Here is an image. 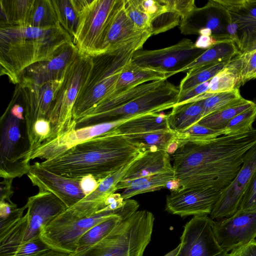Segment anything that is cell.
<instances>
[{
    "instance_id": "1",
    "label": "cell",
    "mask_w": 256,
    "mask_h": 256,
    "mask_svg": "<svg viewBox=\"0 0 256 256\" xmlns=\"http://www.w3.org/2000/svg\"><path fill=\"white\" fill-rule=\"evenodd\" d=\"M256 144L255 128L211 140L180 144L172 154L174 176L180 182V190L200 188L224 190Z\"/></svg>"
},
{
    "instance_id": "2",
    "label": "cell",
    "mask_w": 256,
    "mask_h": 256,
    "mask_svg": "<svg viewBox=\"0 0 256 256\" xmlns=\"http://www.w3.org/2000/svg\"><path fill=\"white\" fill-rule=\"evenodd\" d=\"M114 130L77 144L40 164L64 176L82 179L90 176L100 183L147 150L144 145L116 134Z\"/></svg>"
},
{
    "instance_id": "3",
    "label": "cell",
    "mask_w": 256,
    "mask_h": 256,
    "mask_svg": "<svg viewBox=\"0 0 256 256\" xmlns=\"http://www.w3.org/2000/svg\"><path fill=\"white\" fill-rule=\"evenodd\" d=\"M72 37L58 24L49 28L28 25L0 26V72L18 84V77L28 67L52 58Z\"/></svg>"
},
{
    "instance_id": "4",
    "label": "cell",
    "mask_w": 256,
    "mask_h": 256,
    "mask_svg": "<svg viewBox=\"0 0 256 256\" xmlns=\"http://www.w3.org/2000/svg\"><path fill=\"white\" fill-rule=\"evenodd\" d=\"M138 208V202L130 198L126 199L124 206L118 210L100 212L77 202L42 226L40 238L50 248L72 255L76 252L79 239L90 228L116 215L126 219Z\"/></svg>"
},
{
    "instance_id": "5",
    "label": "cell",
    "mask_w": 256,
    "mask_h": 256,
    "mask_svg": "<svg viewBox=\"0 0 256 256\" xmlns=\"http://www.w3.org/2000/svg\"><path fill=\"white\" fill-rule=\"evenodd\" d=\"M150 36H145L116 50L92 57L90 72L74 106L76 122L112 92L120 74L132 61L134 52L142 49Z\"/></svg>"
},
{
    "instance_id": "6",
    "label": "cell",
    "mask_w": 256,
    "mask_h": 256,
    "mask_svg": "<svg viewBox=\"0 0 256 256\" xmlns=\"http://www.w3.org/2000/svg\"><path fill=\"white\" fill-rule=\"evenodd\" d=\"M14 96L0 118V176L2 178H20L30 167V144L24 108Z\"/></svg>"
},
{
    "instance_id": "7",
    "label": "cell",
    "mask_w": 256,
    "mask_h": 256,
    "mask_svg": "<svg viewBox=\"0 0 256 256\" xmlns=\"http://www.w3.org/2000/svg\"><path fill=\"white\" fill-rule=\"evenodd\" d=\"M154 220L150 212L136 211L98 242L71 256H143L151 240Z\"/></svg>"
},
{
    "instance_id": "8",
    "label": "cell",
    "mask_w": 256,
    "mask_h": 256,
    "mask_svg": "<svg viewBox=\"0 0 256 256\" xmlns=\"http://www.w3.org/2000/svg\"><path fill=\"white\" fill-rule=\"evenodd\" d=\"M92 66V57L78 53L68 66L52 105L49 120L50 134L44 142L52 141L76 130V122L72 116L74 106L88 78Z\"/></svg>"
},
{
    "instance_id": "9",
    "label": "cell",
    "mask_w": 256,
    "mask_h": 256,
    "mask_svg": "<svg viewBox=\"0 0 256 256\" xmlns=\"http://www.w3.org/2000/svg\"><path fill=\"white\" fill-rule=\"evenodd\" d=\"M122 0H72L78 16L73 42L78 54H100L107 30Z\"/></svg>"
},
{
    "instance_id": "10",
    "label": "cell",
    "mask_w": 256,
    "mask_h": 256,
    "mask_svg": "<svg viewBox=\"0 0 256 256\" xmlns=\"http://www.w3.org/2000/svg\"><path fill=\"white\" fill-rule=\"evenodd\" d=\"M179 88L167 80L157 88L128 103L107 111L86 116L76 122V129L172 108L178 102Z\"/></svg>"
},
{
    "instance_id": "11",
    "label": "cell",
    "mask_w": 256,
    "mask_h": 256,
    "mask_svg": "<svg viewBox=\"0 0 256 256\" xmlns=\"http://www.w3.org/2000/svg\"><path fill=\"white\" fill-rule=\"evenodd\" d=\"M205 50L197 48L190 40L184 38L165 48L137 50L132 62L142 67L165 72L169 78L192 62Z\"/></svg>"
},
{
    "instance_id": "12",
    "label": "cell",
    "mask_w": 256,
    "mask_h": 256,
    "mask_svg": "<svg viewBox=\"0 0 256 256\" xmlns=\"http://www.w3.org/2000/svg\"><path fill=\"white\" fill-rule=\"evenodd\" d=\"M63 78L61 80L50 81L40 85L17 84L20 100L24 108L30 156L34 150V124L39 120H49L52 105Z\"/></svg>"
},
{
    "instance_id": "13",
    "label": "cell",
    "mask_w": 256,
    "mask_h": 256,
    "mask_svg": "<svg viewBox=\"0 0 256 256\" xmlns=\"http://www.w3.org/2000/svg\"><path fill=\"white\" fill-rule=\"evenodd\" d=\"M232 21L226 10L218 0H210L202 7L197 8L180 20V29L185 35L198 34L208 30L218 42L232 40L229 34Z\"/></svg>"
},
{
    "instance_id": "14",
    "label": "cell",
    "mask_w": 256,
    "mask_h": 256,
    "mask_svg": "<svg viewBox=\"0 0 256 256\" xmlns=\"http://www.w3.org/2000/svg\"><path fill=\"white\" fill-rule=\"evenodd\" d=\"M208 216H194L184 226L180 250L176 256H226L218 244Z\"/></svg>"
},
{
    "instance_id": "15",
    "label": "cell",
    "mask_w": 256,
    "mask_h": 256,
    "mask_svg": "<svg viewBox=\"0 0 256 256\" xmlns=\"http://www.w3.org/2000/svg\"><path fill=\"white\" fill-rule=\"evenodd\" d=\"M212 229L218 244L227 252L254 240L256 209L238 210L230 216L214 220Z\"/></svg>"
},
{
    "instance_id": "16",
    "label": "cell",
    "mask_w": 256,
    "mask_h": 256,
    "mask_svg": "<svg viewBox=\"0 0 256 256\" xmlns=\"http://www.w3.org/2000/svg\"><path fill=\"white\" fill-rule=\"evenodd\" d=\"M222 192L193 188L170 192L166 198L165 210L181 217L210 215Z\"/></svg>"
},
{
    "instance_id": "17",
    "label": "cell",
    "mask_w": 256,
    "mask_h": 256,
    "mask_svg": "<svg viewBox=\"0 0 256 256\" xmlns=\"http://www.w3.org/2000/svg\"><path fill=\"white\" fill-rule=\"evenodd\" d=\"M39 192H50L57 196L67 206L72 207L86 196L81 179H76L54 174L43 168L38 162L30 164L26 174Z\"/></svg>"
},
{
    "instance_id": "18",
    "label": "cell",
    "mask_w": 256,
    "mask_h": 256,
    "mask_svg": "<svg viewBox=\"0 0 256 256\" xmlns=\"http://www.w3.org/2000/svg\"><path fill=\"white\" fill-rule=\"evenodd\" d=\"M256 170V144L247 153L238 174L222 192L210 218L221 220L230 216L238 210L241 198Z\"/></svg>"
},
{
    "instance_id": "19",
    "label": "cell",
    "mask_w": 256,
    "mask_h": 256,
    "mask_svg": "<svg viewBox=\"0 0 256 256\" xmlns=\"http://www.w3.org/2000/svg\"><path fill=\"white\" fill-rule=\"evenodd\" d=\"M237 30L234 42L240 53L256 49V0H218Z\"/></svg>"
},
{
    "instance_id": "20",
    "label": "cell",
    "mask_w": 256,
    "mask_h": 256,
    "mask_svg": "<svg viewBox=\"0 0 256 256\" xmlns=\"http://www.w3.org/2000/svg\"><path fill=\"white\" fill-rule=\"evenodd\" d=\"M78 53L74 42L66 45L52 58L26 68L19 76L18 84L40 85L62 79L68 66Z\"/></svg>"
},
{
    "instance_id": "21",
    "label": "cell",
    "mask_w": 256,
    "mask_h": 256,
    "mask_svg": "<svg viewBox=\"0 0 256 256\" xmlns=\"http://www.w3.org/2000/svg\"><path fill=\"white\" fill-rule=\"evenodd\" d=\"M28 224L24 243L40 238V230L68 208L57 196L50 192H39L29 197L26 204Z\"/></svg>"
},
{
    "instance_id": "22",
    "label": "cell",
    "mask_w": 256,
    "mask_h": 256,
    "mask_svg": "<svg viewBox=\"0 0 256 256\" xmlns=\"http://www.w3.org/2000/svg\"><path fill=\"white\" fill-rule=\"evenodd\" d=\"M151 32L138 28L128 16L122 0L107 30L100 54L112 52L128 44Z\"/></svg>"
},
{
    "instance_id": "23",
    "label": "cell",
    "mask_w": 256,
    "mask_h": 256,
    "mask_svg": "<svg viewBox=\"0 0 256 256\" xmlns=\"http://www.w3.org/2000/svg\"><path fill=\"white\" fill-rule=\"evenodd\" d=\"M174 173L170 154L162 150H148L130 166L117 185V190L124 189L134 180L158 174Z\"/></svg>"
},
{
    "instance_id": "24",
    "label": "cell",
    "mask_w": 256,
    "mask_h": 256,
    "mask_svg": "<svg viewBox=\"0 0 256 256\" xmlns=\"http://www.w3.org/2000/svg\"><path fill=\"white\" fill-rule=\"evenodd\" d=\"M169 130L171 129L168 124V114L150 112L127 120L115 128L114 132L116 134L126 136Z\"/></svg>"
},
{
    "instance_id": "25",
    "label": "cell",
    "mask_w": 256,
    "mask_h": 256,
    "mask_svg": "<svg viewBox=\"0 0 256 256\" xmlns=\"http://www.w3.org/2000/svg\"><path fill=\"white\" fill-rule=\"evenodd\" d=\"M166 80L148 82L112 94L100 102L86 116L104 112L128 103L157 88Z\"/></svg>"
},
{
    "instance_id": "26",
    "label": "cell",
    "mask_w": 256,
    "mask_h": 256,
    "mask_svg": "<svg viewBox=\"0 0 256 256\" xmlns=\"http://www.w3.org/2000/svg\"><path fill=\"white\" fill-rule=\"evenodd\" d=\"M168 78L165 72L142 67L131 61L120 74L114 91L108 97L142 84Z\"/></svg>"
},
{
    "instance_id": "27",
    "label": "cell",
    "mask_w": 256,
    "mask_h": 256,
    "mask_svg": "<svg viewBox=\"0 0 256 256\" xmlns=\"http://www.w3.org/2000/svg\"><path fill=\"white\" fill-rule=\"evenodd\" d=\"M204 100L176 105L168 114L170 128L176 132L184 131L202 118Z\"/></svg>"
},
{
    "instance_id": "28",
    "label": "cell",
    "mask_w": 256,
    "mask_h": 256,
    "mask_svg": "<svg viewBox=\"0 0 256 256\" xmlns=\"http://www.w3.org/2000/svg\"><path fill=\"white\" fill-rule=\"evenodd\" d=\"M240 54V52L233 40L218 42L176 74L208 64L229 61Z\"/></svg>"
},
{
    "instance_id": "29",
    "label": "cell",
    "mask_w": 256,
    "mask_h": 256,
    "mask_svg": "<svg viewBox=\"0 0 256 256\" xmlns=\"http://www.w3.org/2000/svg\"><path fill=\"white\" fill-rule=\"evenodd\" d=\"M35 0H0V24L28 25Z\"/></svg>"
},
{
    "instance_id": "30",
    "label": "cell",
    "mask_w": 256,
    "mask_h": 256,
    "mask_svg": "<svg viewBox=\"0 0 256 256\" xmlns=\"http://www.w3.org/2000/svg\"><path fill=\"white\" fill-rule=\"evenodd\" d=\"M174 178V173L158 174L139 178L128 184L121 196L126 200L139 194L158 190L165 188L167 182Z\"/></svg>"
},
{
    "instance_id": "31",
    "label": "cell",
    "mask_w": 256,
    "mask_h": 256,
    "mask_svg": "<svg viewBox=\"0 0 256 256\" xmlns=\"http://www.w3.org/2000/svg\"><path fill=\"white\" fill-rule=\"evenodd\" d=\"M256 104L254 101L246 100L226 109L207 116L198 123L214 130L223 131L234 118Z\"/></svg>"
},
{
    "instance_id": "32",
    "label": "cell",
    "mask_w": 256,
    "mask_h": 256,
    "mask_svg": "<svg viewBox=\"0 0 256 256\" xmlns=\"http://www.w3.org/2000/svg\"><path fill=\"white\" fill-rule=\"evenodd\" d=\"M230 60L208 64L189 70L180 81L178 88L180 92L186 91L199 84L210 81L223 70Z\"/></svg>"
},
{
    "instance_id": "33",
    "label": "cell",
    "mask_w": 256,
    "mask_h": 256,
    "mask_svg": "<svg viewBox=\"0 0 256 256\" xmlns=\"http://www.w3.org/2000/svg\"><path fill=\"white\" fill-rule=\"evenodd\" d=\"M124 220L120 216L116 215L90 228L79 239L76 252L85 250L98 242Z\"/></svg>"
},
{
    "instance_id": "34",
    "label": "cell",
    "mask_w": 256,
    "mask_h": 256,
    "mask_svg": "<svg viewBox=\"0 0 256 256\" xmlns=\"http://www.w3.org/2000/svg\"><path fill=\"white\" fill-rule=\"evenodd\" d=\"M60 24L52 0H35L28 26L49 28Z\"/></svg>"
},
{
    "instance_id": "35",
    "label": "cell",
    "mask_w": 256,
    "mask_h": 256,
    "mask_svg": "<svg viewBox=\"0 0 256 256\" xmlns=\"http://www.w3.org/2000/svg\"><path fill=\"white\" fill-rule=\"evenodd\" d=\"M230 61L210 80L207 93L214 94L239 89L238 71Z\"/></svg>"
},
{
    "instance_id": "36",
    "label": "cell",
    "mask_w": 256,
    "mask_h": 256,
    "mask_svg": "<svg viewBox=\"0 0 256 256\" xmlns=\"http://www.w3.org/2000/svg\"><path fill=\"white\" fill-rule=\"evenodd\" d=\"M246 100L242 96L239 89L214 94L204 100L202 118L244 102Z\"/></svg>"
},
{
    "instance_id": "37",
    "label": "cell",
    "mask_w": 256,
    "mask_h": 256,
    "mask_svg": "<svg viewBox=\"0 0 256 256\" xmlns=\"http://www.w3.org/2000/svg\"><path fill=\"white\" fill-rule=\"evenodd\" d=\"M59 24L72 37L77 30L79 16L72 0H52Z\"/></svg>"
},
{
    "instance_id": "38",
    "label": "cell",
    "mask_w": 256,
    "mask_h": 256,
    "mask_svg": "<svg viewBox=\"0 0 256 256\" xmlns=\"http://www.w3.org/2000/svg\"><path fill=\"white\" fill-rule=\"evenodd\" d=\"M126 136L144 145L147 150L157 149L166 151L169 144L176 139V132L169 130Z\"/></svg>"
},
{
    "instance_id": "39",
    "label": "cell",
    "mask_w": 256,
    "mask_h": 256,
    "mask_svg": "<svg viewBox=\"0 0 256 256\" xmlns=\"http://www.w3.org/2000/svg\"><path fill=\"white\" fill-rule=\"evenodd\" d=\"M230 64L238 71L240 87L256 79V49L240 54L231 60Z\"/></svg>"
},
{
    "instance_id": "40",
    "label": "cell",
    "mask_w": 256,
    "mask_h": 256,
    "mask_svg": "<svg viewBox=\"0 0 256 256\" xmlns=\"http://www.w3.org/2000/svg\"><path fill=\"white\" fill-rule=\"evenodd\" d=\"M256 120V104L234 118L223 130L224 135L237 134L250 132Z\"/></svg>"
},
{
    "instance_id": "41",
    "label": "cell",
    "mask_w": 256,
    "mask_h": 256,
    "mask_svg": "<svg viewBox=\"0 0 256 256\" xmlns=\"http://www.w3.org/2000/svg\"><path fill=\"white\" fill-rule=\"evenodd\" d=\"M176 132L178 146L186 142L208 140L224 135L223 131L214 130L198 123L182 132Z\"/></svg>"
},
{
    "instance_id": "42",
    "label": "cell",
    "mask_w": 256,
    "mask_h": 256,
    "mask_svg": "<svg viewBox=\"0 0 256 256\" xmlns=\"http://www.w3.org/2000/svg\"><path fill=\"white\" fill-rule=\"evenodd\" d=\"M124 7L128 16L138 28L151 32V22L144 10L141 0H124Z\"/></svg>"
},
{
    "instance_id": "43",
    "label": "cell",
    "mask_w": 256,
    "mask_h": 256,
    "mask_svg": "<svg viewBox=\"0 0 256 256\" xmlns=\"http://www.w3.org/2000/svg\"><path fill=\"white\" fill-rule=\"evenodd\" d=\"M180 16L173 11L167 10L153 20L150 24L152 35L165 32L180 24Z\"/></svg>"
},
{
    "instance_id": "44",
    "label": "cell",
    "mask_w": 256,
    "mask_h": 256,
    "mask_svg": "<svg viewBox=\"0 0 256 256\" xmlns=\"http://www.w3.org/2000/svg\"><path fill=\"white\" fill-rule=\"evenodd\" d=\"M256 209V170L240 202L238 210Z\"/></svg>"
},
{
    "instance_id": "45",
    "label": "cell",
    "mask_w": 256,
    "mask_h": 256,
    "mask_svg": "<svg viewBox=\"0 0 256 256\" xmlns=\"http://www.w3.org/2000/svg\"><path fill=\"white\" fill-rule=\"evenodd\" d=\"M167 10L174 12L180 20L186 18L196 7L194 0H161Z\"/></svg>"
},
{
    "instance_id": "46",
    "label": "cell",
    "mask_w": 256,
    "mask_h": 256,
    "mask_svg": "<svg viewBox=\"0 0 256 256\" xmlns=\"http://www.w3.org/2000/svg\"><path fill=\"white\" fill-rule=\"evenodd\" d=\"M51 249L40 238L24 243L12 256H32Z\"/></svg>"
},
{
    "instance_id": "47",
    "label": "cell",
    "mask_w": 256,
    "mask_h": 256,
    "mask_svg": "<svg viewBox=\"0 0 256 256\" xmlns=\"http://www.w3.org/2000/svg\"><path fill=\"white\" fill-rule=\"evenodd\" d=\"M210 82H203L186 91L180 92L178 102L176 105L195 102L198 96L207 92L210 86Z\"/></svg>"
},
{
    "instance_id": "48",
    "label": "cell",
    "mask_w": 256,
    "mask_h": 256,
    "mask_svg": "<svg viewBox=\"0 0 256 256\" xmlns=\"http://www.w3.org/2000/svg\"><path fill=\"white\" fill-rule=\"evenodd\" d=\"M141 2L151 22L155 18L167 11L166 6L161 0H141Z\"/></svg>"
},
{
    "instance_id": "49",
    "label": "cell",
    "mask_w": 256,
    "mask_h": 256,
    "mask_svg": "<svg viewBox=\"0 0 256 256\" xmlns=\"http://www.w3.org/2000/svg\"><path fill=\"white\" fill-rule=\"evenodd\" d=\"M226 256H256V240H253L232 250Z\"/></svg>"
},
{
    "instance_id": "50",
    "label": "cell",
    "mask_w": 256,
    "mask_h": 256,
    "mask_svg": "<svg viewBox=\"0 0 256 256\" xmlns=\"http://www.w3.org/2000/svg\"><path fill=\"white\" fill-rule=\"evenodd\" d=\"M17 208V205L11 200H0V220L8 217Z\"/></svg>"
},
{
    "instance_id": "51",
    "label": "cell",
    "mask_w": 256,
    "mask_h": 256,
    "mask_svg": "<svg viewBox=\"0 0 256 256\" xmlns=\"http://www.w3.org/2000/svg\"><path fill=\"white\" fill-rule=\"evenodd\" d=\"M12 178H3L0 182V200H11L14 192L12 190Z\"/></svg>"
},
{
    "instance_id": "52",
    "label": "cell",
    "mask_w": 256,
    "mask_h": 256,
    "mask_svg": "<svg viewBox=\"0 0 256 256\" xmlns=\"http://www.w3.org/2000/svg\"><path fill=\"white\" fill-rule=\"evenodd\" d=\"M82 188L86 196L94 191L100 184L94 177L86 176L81 179Z\"/></svg>"
},
{
    "instance_id": "53",
    "label": "cell",
    "mask_w": 256,
    "mask_h": 256,
    "mask_svg": "<svg viewBox=\"0 0 256 256\" xmlns=\"http://www.w3.org/2000/svg\"><path fill=\"white\" fill-rule=\"evenodd\" d=\"M218 42L212 36L206 35L199 36L196 42L195 46L200 49L206 50L214 45Z\"/></svg>"
},
{
    "instance_id": "54",
    "label": "cell",
    "mask_w": 256,
    "mask_h": 256,
    "mask_svg": "<svg viewBox=\"0 0 256 256\" xmlns=\"http://www.w3.org/2000/svg\"><path fill=\"white\" fill-rule=\"evenodd\" d=\"M32 256H71V255L51 248L46 252Z\"/></svg>"
},
{
    "instance_id": "55",
    "label": "cell",
    "mask_w": 256,
    "mask_h": 256,
    "mask_svg": "<svg viewBox=\"0 0 256 256\" xmlns=\"http://www.w3.org/2000/svg\"><path fill=\"white\" fill-rule=\"evenodd\" d=\"M165 187L170 190V192H176L180 189V182L175 178L168 181Z\"/></svg>"
},
{
    "instance_id": "56",
    "label": "cell",
    "mask_w": 256,
    "mask_h": 256,
    "mask_svg": "<svg viewBox=\"0 0 256 256\" xmlns=\"http://www.w3.org/2000/svg\"><path fill=\"white\" fill-rule=\"evenodd\" d=\"M178 148V141L176 139L172 141L168 146L166 152L169 154H173L176 151Z\"/></svg>"
},
{
    "instance_id": "57",
    "label": "cell",
    "mask_w": 256,
    "mask_h": 256,
    "mask_svg": "<svg viewBox=\"0 0 256 256\" xmlns=\"http://www.w3.org/2000/svg\"><path fill=\"white\" fill-rule=\"evenodd\" d=\"M180 248V245L178 244V246L175 248L174 250H172V251L168 252L166 254H165L164 256H176Z\"/></svg>"
},
{
    "instance_id": "58",
    "label": "cell",
    "mask_w": 256,
    "mask_h": 256,
    "mask_svg": "<svg viewBox=\"0 0 256 256\" xmlns=\"http://www.w3.org/2000/svg\"><path fill=\"white\" fill-rule=\"evenodd\" d=\"M254 102L256 103V96L255 98H254Z\"/></svg>"
}]
</instances>
